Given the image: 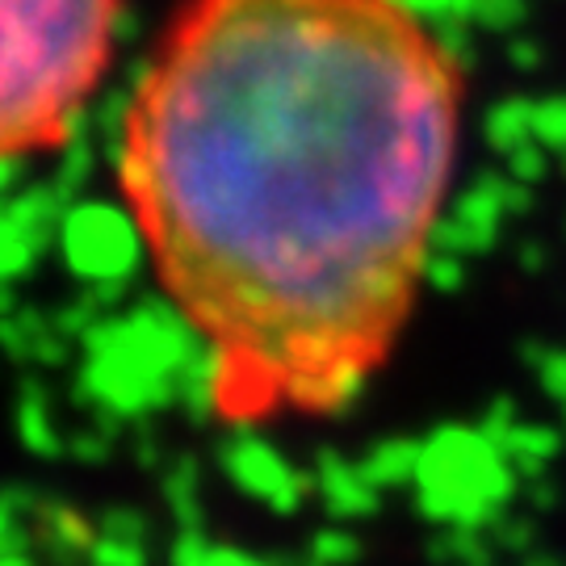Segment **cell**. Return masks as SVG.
I'll return each instance as SVG.
<instances>
[{
	"mask_svg": "<svg viewBox=\"0 0 566 566\" xmlns=\"http://www.w3.org/2000/svg\"><path fill=\"white\" fill-rule=\"evenodd\" d=\"M118 18L122 0H4V160H39L76 135L84 105L114 55Z\"/></svg>",
	"mask_w": 566,
	"mask_h": 566,
	"instance_id": "obj_2",
	"label": "cell"
},
{
	"mask_svg": "<svg viewBox=\"0 0 566 566\" xmlns=\"http://www.w3.org/2000/svg\"><path fill=\"white\" fill-rule=\"evenodd\" d=\"M407 0H181L118 122V193L227 428L332 420L395 357L462 143Z\"/></svg>",
	"mask_w": 566,
	"mask_h": 566,
	"instance_id": "obj_1",
	"label": "cell"
}]
</instances>
